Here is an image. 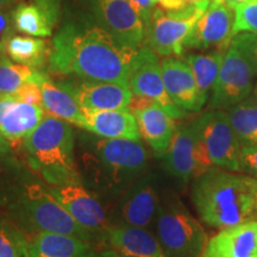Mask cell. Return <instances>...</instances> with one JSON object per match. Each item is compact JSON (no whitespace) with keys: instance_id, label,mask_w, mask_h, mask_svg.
Segmentation results:
<instances>
[{"instance_id":"9a60e30c","label":"cell","mask_w":257,"mask_h":257,"mask_svg":"<svg viewBox=\"0 0 257 257\" xmlns=\"http://www.w3.org/2000/svg\"><path fill=\"white\" fill-rule=\"evenodd\" d=\"M234 12L223 0H211L198 19L185 43V49L206 50L217 48L226 51L232 41Z\"/></svg>"},{"instance_id":"836d02e7","label":"cell","mask_w":257,"mask_h":257,"mask_svg":"<svg viewBox=\"0 0 257 257\" xmlns=\"http://www.w3.org/2000/svg\"><path fill=\"white\" fill-rule=\"evenodd\" d=\"M15 30L12 12H9L6 8H0V61L8 59L6 46L10 38L14 36Z\"/></svg>"},{"instance_id":"f1b7e54d","label":"cell","mask_w":257,"mask_h":257,"mask_svg":"<svg viewBox=\"0 0 257 257\" xmlns=\"http://www.w3.org/2000/svg\"><path fill=\"white\" fill-rule=\"evenodd\" d=\"M225 111L242 146H257V102L252 96Z\"/></svg>"},{"instance_id":"8992f818","label":"cell","mask_w":257,"mask_h":257,"mask_svg":"<svg viewBox=\"0 0 257 257\" xmlns=\"http://www.w3.org/2000/svg\"><path fill=\"white\" fill-rule=\"evenodd\" d=\"M156 237L167 257H200L208 237L202 225L178 198L160 202Z\"/></svg>"},{"instance_id":"f35d334b","label":"cell","mask_w":257,"mask_h":257,"mask_svg":"<svg viewBox=\"0 0 257 257\" xmlns=\"http://www.w3.org/2000/svg\"><path fill=\"white\" fill-rule=\"evenodd\" d=\"M14 102H16V100L11 95H0V124H2V120L4 118L6 111L9 110V107Z\"/></svg>"},{"instance_id":"8d00e7d4","label":"cell","mask_w":257,"mask_h":257,"mask_svg":"<svg viewBox=\"0 0 257 257\" xmlns=\"http://www.w3.org/2000/svg\"><path fill=\"white\" fill-rule=\"evenodd\" d=\"M130 2L138 10V12L142 16L144 23L147 24L150 17H152L154 10L156 9L157 0H130Z\"/></svg>"},{"instance_id":"7402d4cb","label":"cell","mask_w":257,"mask_h":257,"mask_svg":"<svg viewBox=\"0 0 257 257\" xmlns=\"http://www.w3.org/2000/svg\"><path fill=\"white\" fill-rule=\"evenodd\" d=\"M102 242L111 249L134 257H167L157 237L146 227L113 225L106 232Z\"/></svg>"},{"instance_id":"f6af8a7d","label":"cell","mask_w":257,"mask_h":257,"mask_svg":"<svg viewBox=\"0 0 257 257\" xmlns=\"http://www.w3.org/2000/svg\"><path fill=\"white\" fill-rule=\"evenodd\" d=\"M186 2H187V4H193V3L200 2V0H186Z\"/></svg>"},{"instance_id":"5b68a950","label":"cell","mask_w":257,"mask_h":257,"mask_svg":"<svg viewBox=\"0 0 257 257\" xmlns=\"http://www.w3.org/2000/svg\"><path fill=\"white\" fill-rule=\"evenodd\" d=\"M6 213L27 237L38 232H56L94 242L92 234L80 226L51 194L48 184L35 174L25 180Z\"/></svg>"},{"instance_id":"44dd1931","label":"cell","mask_w":257,"mask_h":257,"mask_svg":"<svg viewBox=\"0 0 257 257\" xmlns=\"http://www.w3.org/2000/svg\"><path fill=\"white\" fill-rule=\"evenodd\" d=\"M141 136L156 156L162 157L172 143L176 126L175 119L157 102L134 112Z\"/></svg>"},{"instance_id":"ffe728a7","label":"cell","mask_w":257,"mask_h":257,"mask_svg":"<svg viewBox=\"0 0 257 257\" xmlns=\"http://www.w3.org/2000/svg\"><path fill=\"white\" fill-rule=\"evenodd\" d=\"M93 243L72 234L38 232L28 237L24 257H95Z\"/></svg>"},{"instance_id":"d6986e66","label":"cell","mask_w":257,"mask_h":257,"mask_svg":"<svg viewBox=\"0 0 257 257\" xmlns=\"http://www.w3.org/2000/svg\"><path fill=\"white\" fill-rule=\"evenodd\" d=\"M59 19V0H29L17 5L12 11L16 30L34 37L51 36Z\"/></svg>"},{"instance_id":"f546056e","label":"cell","mask_w":257,"mask_h":257,"mask_svg":"<svg viewBox=\"0 0 257 257\" xmlns=\"http://www.w3.org/2000/svg\"><path fill=\"white\" fill-rule=\"evenodd\" d=\"M46 75L41 69L12 62V60L0 61V95L15 94L27 82H35L40 86Z\"/></svg>"},{"instance_id":"30bf717a","label":"cell","mask_w":257,"mask_h":257,"mask_svg":"<svg viewBox=\"0 0 257 257\" xmlns=\"http://www.w3.org/2000/svg\"><path fill=\"white\" fill-rule=\"evenodd\" d=\"M256 74L240 51L230 44L212 88L210 110H227L248 99L253 91Z\"/></svg>"},{"instance_id":"d590c367","label":"cell","mask_w":257,"mask_h":257,"mask_svg":"<svg viewBox=\"0 0 257 257\" xmlns=\"http://www.w3.org/2000/svg\"><path fill=\"white\" fill-rule=\"evenodd\" d=\"M240 172L257 178V146H244L242 148Z\"/></svg>"},{"instance_id":"6da1fadb","label":"cell","mask_w":257,"mask_h":257,"mask_svg":"<svg viewBox=\"0 0 257 257\" xmlns=\"http://www.w3.org/2000/svg\"><path fill=\"white\" fill-rule=\"evenodd\" d=\"M137 50L121 46L104 28L72 22L57 32L49 63L53 72L88 81L128 83Z\"/></svg>"},{"instance_id":"5bb4252c","label":"cell","mask_w":257,"mask_h":257,"mask_svg":"<svg viewBox=\"0 0 257 257\" xmlns=\"http://www.w3.org/2000/svg\"><path fill=\"white\" fill-rule=\"evenodd\" d=\"M159 206L154 178L141 176L120 194L117 211L113 212V224L148 229L156 219Z\"/></svg>"},{"instance_id":"4316f807","label":"cell","mask_w":257,"mask_h":257,"mask_svg":"<svg viewBox=\"0 0 257 257\" xmlns=\"http://www.w3.org/2000/svg\"><path fill=\"white\" fill-rule=\"evenodd\" d=\"M224 55V50L216 49L207 54H188L185 57V61L191 67L199 93L205 102H207L208 94L212 92L218 78Z\"/></svg>"},{"instance_id":"9c48e42d","label":"cell","mask_w":257,"mask_h":257,"mask_svg":"<svg viewBox=\"0 0 257 257\" xmlns=\"http://www.w3.org/2000/svg\"><path fill=\"white\" fill-rule=\"evenodd\" d=\"M57 199L74 220L92 234L94 242H102L106 232L113 226V216L102 204L98 193H93L82 182L50 186Z\"/></svg>"},{"instance_id":"83f0119b","label":"cell","mask_w":257,"mask_h":257,"mask_svg":"<svg viewBox=\"0 0 257 257\" xmlns=\"http://www.w3.org/2000/svg\"><path fill=\"white\" fill-rule=\"evenodd\" d=\"M34 174L27 165L11 153L0 155V208L6 210L17 197L29 176Z\"/></svg>"},{"instance_id":"484cf974","label":"cell","mask_w":257,"mask_h":257,"mask_svg":"<svg viewBox=\"0 0 257 257\" xmlns=\"http://www.w3.org/2000/svg\"><path fill=\"white\" fill-rule=\"evenodd\" d=\"M50 53L47 42L34 36L14 35L6 46V54L10 60L34 69L43 68L47 60H49Z\"/></svg>"},{"instance_id":"4dcf8cb0","label":"cell","mask_w":257,"mask_h":257,"mask_svg":"<svg viewBox=\"0 0 257 257\" xmlns=\"http://www.w3.org/2000/svg\"><path fill=\"white\" fill-rule=\"evenodd\" d=\"M28 237L23 231L0 213V257H24Z\"/></svg>"},{"instance_id":"cb8c5ba5","label":"cell","mask_w":257,"mask_h":257,"mask_svg":"<svg viewBox=\"0 0 257 257\" xmlns=\"http://www.w3.org/2000/svg\"><path fill=\"white\" fill-rule=\"evenodd\" d=\"M40 87L42 91V107L46 108L51 115L87 130L86 115L72 93L63 88L60 83L51 81L48 75L41 82Z\"/></svg>"},{"instance_id":"1f68e13d","label":"cell","mask_w":257,"mask_h":257,"mask_svg":"<svg viewBox=\"0 0 257 257\" xmlns=\"http://www.w3.org/2000/svg\"><path fill=\"white\" fill-rule=\"evenodd\" d=\"M233 37L242 32L257 35V0L237 5L233 9Z\"/></svg>"},{"instance_id":"ac0fdd59","label":"cell","mask_w":257,"mask_h":257,"mask_svg":"<svg viewBox=\"0 0 257 257\" xmlns=\"http://www.w3.org/2000/svg\"><path fill=\"white\" fill-rule=\"evenodd\" d=\"M200 257H257V221L220 229Z\"/></svg>"},{"instance_id":"8fae6325","label":"cell","mask_w":257,"mask_h":257,"mask_svg":"<svg viewBox=\"0 0 257 257\" xmlns=\"http://www.w3.org/2000/svg\"><path fill=\"white\" fill-rule=\"evenodd\" d=\"M162 166L167 174L180 181L194 180L212 166L193 121L176 126L174 137L165 155Z\"/></svg>"},{"instance_id":"603a6c76","label":"cell","mask_w":257,"mask_h":257,"mask_svg":"<svg viewBox=\"0 0 257 257\" xmlns=\"http://www.w3.org/2000/svg\"><path fill=\"white\" fill-rule=\"evenodd\" d=\"M83 110V108H82ZM89 133L104 138H125L141 141L140 128L135 114L124 110H83Z\"/></svg>"},{"instance_id":"ee69618b","label":"cell","mask_w":257,"mask_h":257,"mask_svg":"<svg viewBox=\"0 0 257 257\" xmlns=\"http://www.w3.org/2000/svg\"><path fill=\"white\" fill-rule=\"evenodd\" d=\"M251 96L253 98V100H255L257 102V83L255 86H253V91H252V94Z\"/></svg>"},{"instance_id":"4fadbf2b","label":"cell","mask_w":257,"mask_h":257,"mask_svg":"<svg viewBox=\"0 0 257 257\" xmlns=\"http://www.w3.org/2000/svg\"><path fill=\"white\" fill-rule=\"evenodd\" d=\"M104 28L121 46L138 50L146 37V23L130 0H94Z\"/></svg>"},{"instance_id":"277c9868","label":"cell","mask_w":257,"mask_h":257,"mask_svg":"<svg viewBox=\"0 0 257 257\" xmlns=\"http://www.w3.org/2000/svg\"><path fill=\"white\" fill-rule=\"evenodd\" d=\"M28 168L50 186L82 182L75 159V136L68 121L46 114L22 142Z\"/></svg>"},{"instance_id":"7c38bea8","label":"cell","mask_w":257,"mask_h":257,"mask_svg":"<svg viewBox=\"0 0 257 257\" xmlns=\"http://www.w3.org/2000/svg\"><path fill=\"white\" fill-rule=\"evenodd\" d=\"M128 87L135 95L153 99L174 119H182L188 114L170 99L163 81L159 55L148 47L137 50L128 74Z\"/></svg>"},{"instance_id":"3957f363","label":"cell","mask_w":257,"mask_h":257,"mask_svg":"<svg viewBox=\"0 0 257 257\" xmlns=\"http://www.w3.org/2000/svg\"><path fill=\"white\" fill-rule=\"evenodd\" d=\"M80 174L88 188L111 197L120 195L140 179L148 167L149 154L141 141L125 138H94L83 144Z\"/></svg>"},{"instance_id":"bcb514c9","label":"cell","mask_w":257,"mask_h":257,"mask_svg":"<svg viewBox=\"0 0 257 257\" xmlns=\"http://www.w3.org/2000/svg\"><path fill=\"white\" fill-rule=\"evenodd\" d=\"M0 210H3V208H0Z\"/></svg>"},{"instance_id":"52a82bcc","label":"cell","mask_w":257,"mask_h":257,"mask_svg":"<svg viewBox=\"0 0 257 257\" xmlns=\"http://www.w3.org/2000/svg\"><path fill=\"white\" fill-rule=\"evenodd\" d=\"M210 3L211 0H200L174 11L162 8L154 10L152 17L146 24V47L160 56L182 55L189 34Z\"/></svg>"},{"instance_id":"7a4b0ae2","label":"cell","mask_w":257,"mask_h":257,"mask_svg":"<svg viewBox=\"0 0 257 257\" xmlns=\"http://www.w3.org/2000/svg\"><path fill=\"white\" fill-rule=\"evenodd\" d=\"M193 206L213 229L257 221V178L211 167L193 180Z\"/></svg>"},{"instance_id":"d4e9b609","label":"cell","mask_w":257,"mask_h":257,"mask_svg":"<svg viewBox=\"0 0 257 257\" xmlns=\"http://www.w3.org/2000/svg\"><path fill=\"white\" fill-rule=\"evenodd\" d=\"M44 118L40 105L16 101L9 107L0 124V131L11 144L23 142Z\"/></svg>"},{"instance_id":"7bdbcfd3","label":"cell","mask_w":257,"mask_h":257,"mask_svg":"<svg viewBox=\"0 0 257 257\" xmlns=\"http://www.w3.org/2000/svg\"><path fill=\"white\" fill-rule=\"evenodd\" d=\"M15 2L16 0H0V8H6V6H9Z\"/></svg>"},{"instance_id":"ba28073f","label":"cell","mask_w":257,"mask_h":257,"mask_svg":"<svg viewBox=\"0 0 257 257\" xmlns=\"http://www.w3.org/2000/svg\"><path fill=\"white\" fill-rule=\"evenodd\" d=\"M212 166L240 172L242 143L225 110H210L193 120Z\"/></svg>"},{"instance_id":"e575fe53","label":"cell","mask_w":257,"mask_h":257,"mask_svg":"<svg viewBox=\"0 0 257 257\" xmlns=\"http://www.w3.org/2000/svg\"><path fill=\"white\" fill-rule=\"evenodd\" d=\"M16 101L28 102V104L42 106V91L41 87L35 82H27L11 95Z\"/></svg>"},{"instance_id":"ab89813d","label":"cell","mask_w":257,"mask_h":257,"mask_svg":"<svg viewBox=\"0 0 257 257\" xmlns=\"http://www.w3.org/2000/svg\"><path fill=\"white\" fill-rule=\"evenodd\" d=\"M12 150V144L0 131V155H5L10 154Z\"/></svg>"},{"instance_id":"d6a6232c","label":"cell","mask_w":257,"mask_h":257,"mask_svg":"<svg viewBox=\"0 0 257 257\" xmlns=\"http://www.w3.org/2000/svg\"><path fill=\"white\" fill-rule=\"evenodd\" d=\"M231 44L246 57L257 75V35L242 32L232 38Z\"/></svg>"},{"instance_id":"2e32d148","label":"cell","mask_w":257,"mask_h":257,"mask_svg":"<svg viewBox=\"0 0 257 257\" xmlns=\"http://www.w3.org/2000/svg\"><path fill=\"white\" fill-rule=\"evenodd\" d=\"M72 93L83 110H124L128 107L133 92L126 82L85 81L59 82Z\"/></svg>"},{"instance_id":"60d3db41","label":"cell","mask_w":257,"mask_h":257,"mask_svg":"<svg viewBox=\"0 0 257 257\" xmlns=\"http://www.w3.org/2000/svg\"><path fill=\"white\" fill-rule=\"evenodd\" d=\"M95 257H134V256L127 255V253L125 252L118 251V250L115 249H107V250H104V251H101Z\"/></svg>"},{"instance_id":"e0dca14e","label":"cell","mask_w":257,"mask_h":257,"mask_svg":"<svg viewBox=\"0 0 257 257\" xmlns=\"http://www.w3.org/2000/svg\"><path fill=\"white\" fill-rule=\"evenodd\" d=\"M163 81L173 102L186 112H199L206 102L199 93L194 75L185 60L166 57L161 61Z\"/></svg>"},{"instance_id":"b9f144b4","label":"cell","mask_w":257,"mask_h":257,"mask_svg":"<svg viewBox=\"0 0 257 257\" xmlns=\"http://www.w3.org/2000/svg\"><path fill=\"white\" fill-rule=\"evenodd\" d=\"M226 5H229L231 9H234L237 5H240V4H244V3H249V2H252V0H223Z\"/></svg>"},{"instance_id":"74e56055","label":"cell","mask_w":257,"mask_h":257,"mask_svg":"<svg viewBox=\"0 0 257 257\" xmlns=\"http://www.w3.org/2000/svg\"><path fill=\"white\" fill-rule=\"evenodd\" d=\"M157 3L163 10H168V11L184 9L187 5L186 0H157Z\"/></svg>"}]
</instances>
